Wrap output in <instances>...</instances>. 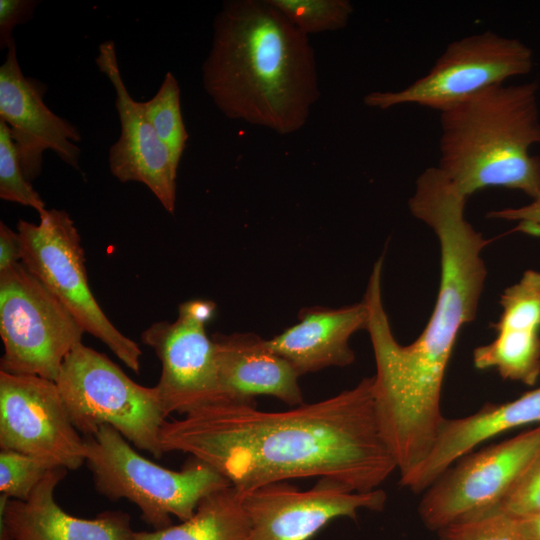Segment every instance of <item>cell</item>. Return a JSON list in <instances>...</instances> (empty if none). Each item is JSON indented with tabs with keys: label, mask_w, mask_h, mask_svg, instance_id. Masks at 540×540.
<instances>
[{
	"label": "cell",
	"mask_w": 540,
	"mask_h": 540,
	"mask_svg": "<svg viewBox=\"0 0 540 540\" xmlns=\"http://www.w3.org/2000/svg\"><path fill=\"white\" fill-rule=\"evenodd\" d=\"M39 1L35 0H0V47L8 49L14 41L13 29L18 24L33 18Z\"/></svg>",
	"instance_id": "cell-28"
},
{
	"label": "cell",
	"mask_w": 540,
	"mask_h": 540,
	"mask_svg": "<svg viewBox=\"0 0 540 540\" xmlns=\"http://www.w3.org/2000/svg\"><path fill=\"white\" fill-rule=\"evenodd\" d=\"M215 309L210 300H188L179 305L175 321L153 323L141 333L142 343L152 348L161 362L155 387L166 417L172 413L184 416L224 401L215 345L206 330Z\"/></svg>",
	"instance_id": "cell-11"
},
{
	"label": "cell",
	"mask_w": 540,
	"mask_h": 540,
	"mask_svg": "<svg viewBox=\"0 0 540 540\" xmlns=\"http://www.w3.org/2000/svg\"><path fill=\"white\" fill-rule=\"evenodd\" d=\"M540 424V387L517 399L486 403L469 416L445 418L425 459L405 476L400 484L415 494L423 493L446 469L476 446L506 431Z\"/></svg>",
	"instance_id": "cell-19"
},
{
	"label": "cell",
	"mask_w": 540,
	"mask_h": 540,
	"mask_svg": "<svg viewBox=\"0 0 540 540\" xmlns=\"http://www.w3.org/2000/svg\"><path fill=\"white\" fill-rule=\"evenodd\" d=\"M437 168L467 198L487 187L540 196L538 84L505 83L440 112Z\"/></svg>",
	"instance_id": "cell-4"
},
{
	"label": "cell",
	"mask_w": 540,
	"mask_h": 540,
	"mask_svg": "<svg viewBox=\"0 0 540 540\" xmlns=\"http://www.w3.org/2000/svg\"><path fill=\"white\" fill-rule=\"evenodd\" d=\"M21 262V241L17 231L0 222V272Z\"/></svg>",
	"instance_id": "cell-30"
},
{
	"label": "cell",
	"mask_w": 540,
	"mask_h": 540,
	"mask_svg": "<svg viewBox=\"0 0 540 540\" xmlns=\"http://www.w3.org/2000/svg\"><path fill=\"white\" fill-rule=\"evenodd\" d=\"M0 198L31 207L39 215L47 210L45 202L23 174L10 129L3 120H0Z\"/></svg>",
	"instance_id": "cell-24"
},
{
	"label": "cell",
	"mask_w": 540,
	"mask_h": 540,
	"mask_svg": "<svg viewBox=\"0 0 540 540\" xmlns=\"http://www.w3.org/2000/svg\"><path fill=\"white\" fill-rule=\"evenodd\" d=\"M0 448L53 467L85 464V442L73 425L55 381L0 371Z\"/></svg>",
	"instance_id": "cell-12"
},
{
	"label": "cell",
	"mask_w": 540,
	"mask_h": 540,
	"mask_svg": "<svg viewBox=\"0 0 540 540\" xmlns=\"http://www.w3.org/2000/svg\"><path fill=\"white\" fill-rule=\"evenodd\" d=\"M516 520L527 540H540V511L516 518Z\"/></svg>",
	"instance_id": "cell-31"
},
{
	"label": "cell",
	"mask_w": 540,
	"mask_h": 540,
	"mask_svg": "<svg viewBox=\"0 0 540 540\" xmlns=\"http://www.w3.org/2000/svg\"><path fill=\"white\" fill-rule=\"evenodd\" d=\"M16 52L13 41L0 66V120L10 129L24 176L32 182L41 174L43 153L48 150L78 169L80 131L48 108L46 84L23 74Z\"/></svg>",
	"instance_id": "cell-14"
},
{
	"label": "cell",
	"mask_w": 540,
	"mask_h": 540,
	"mask_svg": "<svg viewBox=\"0 0 540 540\" xmlns=\"http://www.w3.org/2000/svg\"><path fill=\"white\" fill-rule=\"evenodd\" d=\"M538 511H540V448L498 506L490 512H501L519 518Z\"/></svg>",
	"instance_id": "cell-27"
},
{
	"label": "cell",
	"mask_w": 540,
	"mask_h": 540,
	"mask_svg": "<svg viewBox=\"0 0 540 540\" xmlns=\"http://www.w3.org/2000/svg\"><path fill=\"white\" fill-rule=\"evenodd\" d=\"M54 468L31 455L1 449L0 492L10 499L26 500Z\"/></svg>",
	"instance_id": "cell-25"
},
{
	"label": "cell",
	"mask_w": 540,
	"mask_h": 540,
	"mask_svg": "<svg viewBox=\"0 0 540 540\" xmlns=\"http://www.w3.org/2000/svg\"><path fill=\"white\" fill-rule=\"evenodd\" d=\"M386 498L380 488L358 492L328 477L304 491L286 481L267 484L242 492L248 540H309L336 518L355 520L360 510L382 511Z\"/></svg>",
	"instance_id": "cell-13"
},
{
	"label": "cell",
	"mask_w": 540,
	"mask_h": 540,
	"mask_svg": "<svg viewBox=\"0 0 540 540\" xmlns=\"http://www.w3.org/2000/svg\"><path fill=\"white\" fill-rule=\"evenodd\" d=\"M249 535L242 492L231 485L206 496L190 519L159 530L134 531L129 540H248Z\"/></svg>",
	"instance_id": "cell-21"
},
{
	"label": "cell",
	"mask_w": 540,
	"mask_h": 540,
	"mask_svg": "<svg viewBox=\"0 0 540 540\" xmlns=\"http://www.w3.org/2000/svg\"><path fill=\"white\" fill-rule=\"evenodd\" d=\"M95 62L115 91L120 137L108 152L109 169L122 183L144 184L170 214L175 211L178 166L147 119L142 102L130 95L122 78L115 43H101Z\"/></svg>",
	"instance_id": "cell-15"
},
{
	"label": "cell",
	"mask_w": 540,
	"mask_h": 540,
	"mask_svg": "<svg viewBox=\"0 0 540 540\" xmlns=\"http://www.w3.org/2000/svg\"><path fill=\"white\" fill-rule=\"evenodd\" d=\"M68 470H51L26 500L0 495V540H129V514L106 510L93 519L70 515L55 500Z\"/></svg>",
	"instance_id": "cell-16"
},
{
	"label": "cell",
	"mask_w": 540,
	"mask_h": 540,
	"mask_svg": "<svg viewBox=\"0 0 540 540\" xmlns=\"http://www.w3.org/2000/svg\"><path fill=\"white\" fill-rule=\"evenodd\" d=\"M466 201L436 167L425 169L415 182L409 210L438 239L441 275L433 312L414 342H397L380 291L364 298L376 364L373 400L378 426L388 445L405 455L426 453L445 420L444 376L461 328L476 317L487 277L481 253L488 241L466 219Z\"/></svg>",
	"instance_id": "cell-2"
},
{
	"label": "cell",
	"mask_w": 540,
	"mask_h": 540,
	"mask_svg": "<svg viewBox=\"0 0 540 540\" xmlns=\"http://www.w3.org/2000/svg\"><path fill=\"white\" fill-rule=\"evenodd\" d=\"M164 453L182 452L226 477L241 492L317 477L358 492L378 489L397 469L376 419L373 376L355 387L282 412L218 402L161 430Z\"/></svg>",
	"instance_id": "cell-1"
},
{
	"label": "cell",
	"mask_w": 540,
	"mask_h": 540,
	"mask_svg": "<svg viewBox=\"0 0 540 540\" xmlns=\"http://www.w3.org/2000/svg\"><path fill=\"white\" fill-rule=\"evenodd\" d=\"M500 305V318L492 324L496 337L474 349L473 364L533 386L540 376V271L526 270L503 291Z\"/></svg>",
	"instance_id": "cell-17"
},
{
	"label": "cell",
	"mask_w": 540,
	"mask_h": 540,
	"mask_svg": "<svg viewBox=\"0 0 540 540\" xmlns=\"http://www.w3.org/2000/svg\"><path fill=\"white\" fill-rule=\"evenodd\" d=\"M540 448V424L446 469L424 492L418 511L438 531L495 509Z\"/></svg>",
	"instance_id": "cell-10"
},
{
	"label": "cell",
	"mask_w": 540,
	"mask_h": 540,
	"mask_svg": "<svg viewBox=\"0 0 540 540\" xmlns=\"http://www.w3.org/2000/svg\"><path fill=\"white\" fill-rule=\"evenodd\" d=\"M142 105L158 138L179 166L189 135L181 112L180 87L172 72L166 73L156 94Z\"/></svg>",
	"instance_id": "cell-22"
},
{
	"label": "cell",
	"mask_w": 540,
	"mask_h": 540,
	"mask_svg": "<svg viewBox=\"0 0 540 540\" xmlns=\"http://www.w3.org/2000/svg\"><path fill=\"white\" fill-rule=\"evenodd\" d=\"M68 415L80 434L110 425L128 442L159 459L166 422L156 387L129 378L105 354L83 343L65 358L55 380Z\"/></svg>",
	"instance_id": "cell-6"
},
{
	"label": "cell",
	"mask_w": 540,
	"mask_h": 540,
	"mask_svg": "<svg viewBox=\"0 0 540 540\" xmlns=\"http://www.w3.org/2000/svg\"><path fill=\"white\" fill-rule=\"evenodd\" d=\"M85 465L99 494L111 501L135 504L142 519L155 530L190 519L209 494L231 486L209 464L191 457L179 471L140 455L112 426L102 425L84 436Z\"/></svg>",
	"instance_id": "cell-5"
},
{
	"label": "cell",
	"mask_w": 540,
	"mask_h": 540,
	"mask_svg": "<svg viewBox=\"0 0 540 540\" xmlns=\"http://www.w3.org/2000/svg\"><path fill=\"white\" fill-rule=\"evenodd\" d=\"M38 224L19 219L21 262L59 299L86 333L103 342L129 369L139 373L142 351L119 331L95 299L79 232L69 213L50 209Z\"/></svg>",
	"instance_id": "cell-7"
},
{
	"label": "cell",
	"mask_w": 540,
	"mask_h": 540,
	"mask_svg": "<svg viewBox=\"0 0 540 540\" xmlns=\"http://www.w3.org/2000/svg\"><path fill=\"white\" fill-rule=\"evenodd\" d=\"M224 401L255 404L257 395L273 396L296 407L304 403L299 373L263 339L251 332L211 335Z\"/></svg>",
	"instance_id": "cell-18"
},
{
	"label": "cell",
	"mask_w": 540,
	"mask_h": 540,
	"mask_svg": "<svg viewBox=\"0 0 540 540\" xmlns=\"http://www.w3.org/2000/svg\"><path fill=\"white\" fill-rule=\"evenodd\" d=\"M367 324L364 300L341 308L308 307L299 311L296 324L267 340V344L302 376L351 365L355 354L349 340L355 332L366 330Z\"/></svg>",
	"instance_id": "cell-20"
},
{
	"label": "cell",
	"mask_w": 540,
	"mask_h": 540,
	"mask_svg": "<svg viewBox=\"0 0 540 540\" xmlns=\"http://www.w3.org/2000/svg\"><path fill=\"white\" fill-rule=\"evenodd\" d=\"M532 67L533 52L525 43L486 30L450 42L429 72L407 87L370 92L363 102L380 110L415 104L441 112Z\"/></svg>",
	"instance_id": "cell-9"
},
{
	"label": "cell",
	"mask_w": 540,
	"mask_h": 540,
	"mask_svg": "<svg viewBox=\"0 0 540 540\" xmlns=\"http://www.w3.org/2000/svg\"><path fill=\"white\" fill-rule=\"evenodd\" d=\"M486 217L490 219L517 221L519 227L525 232L540 234V196L521 207L490 211Z\"/></svg>",
	"instance_id": "cell-29"
},
{
	"label": "cell",
	"mask_w": 540,
	"mask_h": 540,
	"mask_svg": "<svg viewBox=\"0 0 540 540\" xmlns=\"http://www.w3.org/2000/svg\"><path fill=\"white\" fill-rule=\"evenodd\" d=\"M202 82L225 117L280 135L302 129L320 98L309 36L269 0L223 2Z\"/></svg>",
	"instance_id": "cell-3"
},
{
	"label": "cell",
	"mask_w": 540,
	"mask_h": 540,
	"mask_svg": "<svg viewBox=\"0 0 540 540\" xmlns=\"http://www.w3.org/2000/svg\"><path fill=\"white\" fill-rule=\"evenodd\" d=\"M84 329L20 262L0 272V371L55 381Z\"/></svg>",
	"instance_id": "cell-8"
},
{
	"label": "cell",
	"mask_w": 540,
	"mask_h": 540,
	"mask_svg": "<svg viewBox=\"0 0 540 540\" xmlns=\"http://www.w3.org/2000/svg\"><path fill=\"white\" fill-rule=\"evenodd\" d=\"M296 28L309 34L337 31L353 13L348 0H269Z\"/></svg>",
	"instance_id": "cell-23"
},
{
	"label": "cell",
	"mask_w": 540,
	"mask_h": 540,
	"mask_svg": "<svg viewBox=\"0 0 540 540\" xmlns=\"http://www.w3.org/2000/svg\"><path fill=\"white\" fill-rule=\"evenodd\" d=\"M440 540H527L516 518L489 512L437 531Z\"/></svg>",
	"instance_id": "cell-26"
}]
</instances>
